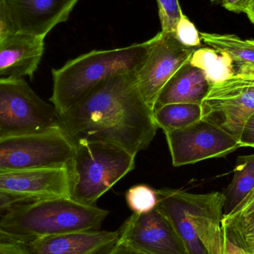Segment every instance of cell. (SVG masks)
<instances>
[{"label": "cell", "mask_w": 254, "mask_h": 254, "mask_svg": "<svg viewBox=\"0 0 254 254\" xmlns=\"http://www.w3.org/2000/svg\"><path fill=\"white\" fill-rule=\"evenodd\" d=\"M189 62L204 72L211 86L222 83L235 74L234 64L229 55L210 47L195 49Z\"/></svg>", "instance_id": "d6986e66"}, {"label": "cell", "mask_w": 254, "mask_h": 254, "mask_svg": "<svg viewBox=\"0 0 254 254\" xmlns=\"http://www.w3.org/2000/svg\"><path fill=\"white\" fill-rule=\"evenodd\" d=\"M254 190V154L240 156L234 170V177L223 193V216L231 214Z\"/></svg>", "instance_id": "ac0fdd59"}, {"label": "cell", "mask_w": 254, "mask_h": 254, "mask_svg": "<svg viewBox=\"0 0 254 254\" xmlns=\"http://www.w3.org/2000/svg\"><path fill=\"white\" fill-rule=\"evenodd\" d=\"M175 34L178 40L187 47L194 49L201 47L200 32H198L195 25L183 13L178 22Z\"/></svg>", "instance_id": "603a6c76"}, {"label": "cell", "mask_w": 254, "mask_h": 254, "mask_svg": "<svg viewBox=\"0 0 254 254\" xmlns=\"http://www.w3.org/2000/svg\"><path fill=\"white\" fill-rule=\"evenodd\" d=\"M119 239L118 230H99L40 237L24 245L29 254H108Z\"/></svg>", "instance_id": "5bb4252c"}, {"label": "cell", "mask_w": 254, "mask_h": 254, "mask_svg": "<svg viewBox=\"0 0 254 254\" xmlns=\"http://www.w3.org/2000/svg\"><path fill=\"white\" fill-rule=\"evenodd\" d=\"M153 119L157 127L164 133L185 128L201 120V104H166L153 110Z\"/></svg>", "instance_id": "ffe728a7"}, {"label": "cell", "mask_w": 254, "mask_h": 254, "mask_svg": "<svg viewBox=\"0 0 254 254\" xmlns=\"http://www.w3.org/2000/svg\"><path fill=\"white\" fill-rule=\"evenodd\" d=\"M79 0H4L9 32L46 36L68 19Z\"/></svg>", "instance_id": "7c38bea8"}, {"label": "cell", "mask_w": 254, "mask_h": 254, "mask_svg": "<svg viewBox=\"0 0 254 254\" xmlns=\"http://www.w3.org/2000/svg\"><path fill=\"white\" fill-rule=\"evenodd\" d=\"M0 27L8 31H7V25H6L4 0H0Z\"/></svg>", "instance_id": "1f68e13d"}, {"label": "cell", "mask_w": 254, "mask_h": 254, "mask_svg": "<svg viewBox=\"0 0 254 254\" xmlns=\"http://www.w3.org/2000/svg\"><path fill=\"white\" fill-rule=\"evenodd\" d=\"M253 0H221L222 6L230 11L246 13Z\"/></svg>", "instance_id": "f1b7e54d"}, {"label": "cell", "mask_w": 254, "mask_h": 254, "mask_svg": "<svg viewBox=\"0 0 254 254\" xmlns=\"http://www.w3.org/2000/svg\"><path fill=\"white\" fill-rule=\"evenodd\" d=\"M108 254H143L137 252L134 249H131L129 246L118 242L117 245L115 246L114 249Z\"/></svg>", "instance_id": "4dcf8cb0"}, {"label": "cell", "mask_w": 254, "mask_h": 254, "mask_svg": "<svg viewBox=\"0 0 254 254\" xmlns=\"http://www.w3.org/2000/svg\"><path fill=\"white\" fill-rule=\"evenodd\" d=\"M75 144L63 130L0 137V173L68 167Z\"/></svg>", "instance_id": "52a82bcc"}, {"label": "cell", "mask_w": 254, "mask_h": 254, "mask_svg": "<svg viewBox=\"0 0 254 254\" xmlns=\"http://www.w3.org/2000/svg\"><path fill=\"white\" fill-rule=\"evenodd\" d=\"M127 205L135 214L149 213L158 204L156 190L145 185L133 186L126 194Z\"/></svg>", "instance_id": "44dd1931"}, {"label": "cell", "mask_w": 254, "mask_h": 254, "mask_svg": "<svg viewBox=\"0 0 254 254\" xmlns=\"http://www.w3.org/2000/svg\"><path fill=\"white\" fill-rule=\"evenodd\" d=\"M201 107V119L220 127L239 141L254 112L252 78L234 75L212 85Z\"/></svg>", "instance_id": "ba28073f"}, {"label": "cell", "mask_w": 254, "mask_h": 254, "mask_svg": "<svg viewBox=\"0 0 254 254\" xmlns=\"http://www.w3.org/2000/svg\"><path fill=\"white\" fill-rule=\"evenodd\" d=\"M29 202L26 200L17 197L12 196L7 194L0 192V217L8 210L10 207H13L15 204H20V203Z\"/></svg>", "instance_id": "f546056e"}, {"label": "cell", "mask_w": 254, "mask_h": 254, "mask_svg": "<svg viewBox=\"0 0 254 254\" xmlns=\"http://www.w3.org/2000/svg\"><path fill=\"white\" fill-rule=\"evenodd\" d=\"M0 241L3 242H16L17 240L13 236L10 235L8 233L5 232L0 228Z\"/></svg>", "instance_id": "d6a6232c"}, {"label": "cell", "mask_w": 254, "mask_h": 254, "mask_svg": "<svg viewBox=\"0 0 254 254\" xmlns=\"http://www.w3.org/2000/svg\"><path fill=\"white\" fill-rule=\"evenodd\" d=\"M44 37L7 32L0 38V77H32L44 53Z\"/></svg>", "instance_id": "9a60e30c"}, {"label": "cell", "mask_w": 254, "mask_h": 254, "mask_svg": "<svg viewBox=\"0 0 254 254\" xmlns=\"http://www.w3.org/2000/svg\"><path fill=\"white\" fill-rule=\"evenodd\" d=\"M159 35L127 47L92 51L52 69L53 93L49 101L58 114L65 113L107 79L140 71Z\"/></svg>", "instance_id": "7a4b0ae2"}, {"label": "cell", "mask_w": 254, "mask_h": 254, "mask_svg": "<svg viewBox=\"0 0 254 254\" xmlns=\"http://www.w3.org/2000/svg\"><path fill=\"white\" fill-rule=\"evenodd\" d=\"M174 167L222 158L240 147L233 136L201 119L195 123L165 133Z\"/></svg>", "instance_id": "9c48e42d"}, {"label": "cell", "mask_w": 254, "mask_h": 254, "mask_svg": "<svg viewBox=\"0 0 254 254\" xmlns=\"http://www.w3.org/2000/svg\"><path fill=\"white\" fill-rule=\"evenodd\" d=\"M254 219V190L231 214L222 218V224L240 226Z\"/></svg>", "instance_id": "cb8c5ba5"}, {"label": "cell", "mask_w": 254, "mask_h": 254, "mask_svg": "<svg viewBox=\"0 0 254 254\" xmlns=\"http://www.w3.org/2000/svg\"><path fill=\"white\" fill-rule=\"evenodd\" d=\"M223 238V253L222 254H254L246 250L232 236L230 235L224 230Z\"/></svg>", "instance_id": "484cf974"}, {"label": "cell", "mask_w": 254, "mask_h": 254, "mask_svg": "<svg viewBox=\"0 0 254 254\" xmlns=\"http://www.w3.org/2000/svg\"><path fill=\"white\" fill-rule=\"evenodd\" d=\"M119 241L143 254H188L183 242L158 207L132 213L118 230Z\"/></svg>", "instance_id": "30bf717a"}, {"label": "cell", "mask_w": 254, "mask_h": 254, "mask_svg": "<svg viewBox=\"0 0 254 254\" xmlns=\"http://www.w3.org/2000/svg\"><path fill=\"white\" fill-rule=\"evenodd\" d=\"M222 228L246 250L254 254V219L240 226L222 224Z\"/></svg>", "instance_id": "d4e9b609"}, {"label": "cell", "mask_w": 254, "mask_h": 254, "mask_svg": "<svg viewBox=\"0 0 254 254\" xmlns=\"http://www.w3.org/2000/svg\"><path fill=\"white\" fill-rule=\"evenodd\" d=\"M161 31L176 33L178 22L182 14L179 0H156Z\"/></svg>", "instance_id": "7402d4cb"}, {"label": "cell", "mask_w": 254, "mask_h": 254, "mask_svg": "<svg viewBox=\"0 0 254 254\" xmlns=\"http://www.w3.org/2000/svg\"><path fill=\"white\" fill-rule=\"evenodd\" d=\"M239 143L240 147L254 148V112L245 125Z\"/></svg>", "instance_id": "4316f807"}, {"label": "cell", "mask_w": 254, "mask_h": 254, "mask_svg": "<svg viewBox=\"0 0 254 254\" xmlns=\"http://www.w3.org/2000/svg\"><path fill=\"white\" fill-rule=\"evenodd\" d=\"M159 34V38L146 63L136 73L139 90L152 111L164 85L185 63L189 61L196 49L182 45L175 33L161 31Z\"/></svg>", "instance_id": "8fae6325"}, {"label": "cell", "mask_w": 254, "mask_h": 254, "mask_svg": "<svg viewBox=\"0 0 254 254\" xmlns=\"http://www.w3.org/2000/svg\"><path fill=\"white\" fill-rule=\"evenodd\" d=\"M8 32V31H6V30H4V28H1V27H0V38H1V37H3V36L5 35Z\"/></svg>", "instance_id": "e575fe53"}, {"label": "cell", "mask_w": 254, "mask_h": 254, "mask_svg": "<svg viewBox=\"0 0 254 254\" xmlns=\"http://www.w3.org/2000/svg\"><path fill=\"white\" fill-rule=\"evenodd\" d=\"M210 87L204 72L188 61L164 85L153 110L169 104H201Z\"/></svg>", "instance_id": "2e32d148"}, {"label": "cell", "mask_w": 254, "mask_h": 254, "mask_svg": "<svg viewBox=\"0 0 254 254\" xmlns=\"http://www.w3.org/2000/svg\"><path fill=\"white\" fill-rule=\"evenodd\" d=\"M60 130L56 109L41 99L23 78L0 77V137Z\"/></svg>", "instance_id": "8992f818"}, {"label": "cell", "mask_w": 254, "mask_h": 254, "mask_svg": "<svg viewBox=\"0 0 254 254\" xmlns=\"http://www.w3.org/2000/svg\"><path fill=\"white\" fill-rule=\"evenodd\" d=\"M156 193L157 207L173 225L188 254L223 253L222 192L195 194L164 188Z\"/></svg>", "instance_id": "3957f363"}, {"label": "cell", "mask_w": 254, "mask_h": 254, "mask_svg": "<svg viewBox=\"0 0 254 254\" xmlns=\"http://www.w3.org/2000/svg\"><path fill=\"white\" fill-rule=\"evenodd\" d=\"M136 155L113 143L81 140L68 165L71 199L96 206L98 200L134 168Z\"/></svg>", "instance_id": "5b68a950"}, {"label": "cell", "mask_w": 254, "mask_h": 254, "mask_svg": "<svg viewBox=\"0 0 254 254\" xmlns=\"http://www.w3.org/2000/svg\"><path fill=\"white\" fill-rule=\"evenodd\" d=\"M59 116L62 129L74 144L105 142L134 155L149 146L158 129L153 111L139 90L136 73L101 82Z\"/></svg>", "instance_id": "6da1fadb"}, {"label": "cell", "mask_w": 254, "mask_h": 254, "mask_svg": "<svg viewBox=\"0 0 254 254\" xmlns=\"http://www.w3.org/2000/svg\"><path fill=\"white\" fill-rule=\"evenodd\" d=\"M0 254H29L25 245L18 242L0 241Z\"/></svg>", "instance_id": "83f0119b"}, {"label": "cell", "mask_w": 254, "mask_h": 254, "mask_svg": "<svg viewBox=\"0 0 254 254\" xmlns=\"http://www.w3.org/2000/svg\"><path fill=\"white\" fill-rule=\"evenodd\" d=\"M0 192L27 201L70 198L68 167H42L1 173Z\"/></svg>", "instance_id": "4fadbf2b"}, {"label": "cell", "mask_w": 254, "mask_h": 254, "mask_svg": "<svg viewBox=\"0 0 254 254\" xmlns=\"http://www.w3.org/2000/svg\"><path fill=\"white\" fill-rule=\"evenodd\" d=\"M201 41L218 52L229 55L235 74L254 79V40H244L234 34L200 32Z\"/></svg>", "instance_id": "e0dca14e"}, {"label": "cell", "mask_w": 254, "mask_h": 254, "mask_svg": "<svg viewBox=\"0 0 254 254\" xmlns=\"http://www.w3.org/2000/svg\"><path fill=\"white\" fill-rule=\"evenodd\" d=\"M110 212L71 198L15 204L0 217V228L20 243L68 233L99 231Z\"/></svg>", "instance_id": "277c9868"}, {"label": "cell", "mask_w": 254, "mask_h": 254, "mask_svg": "<svg viewBox=\"0 0 254 254\" xmlns=\"http://www.w3.org/2000/svg\"><path fill=\"white\" fill-rule=\"evenodd\" d=\"M246 13H247L249 19L252 21V23L254 25V0L251 3L250 6H249V8H248Z\"/></svg>", "instance_id": "836d02e7"}]
</instances>
